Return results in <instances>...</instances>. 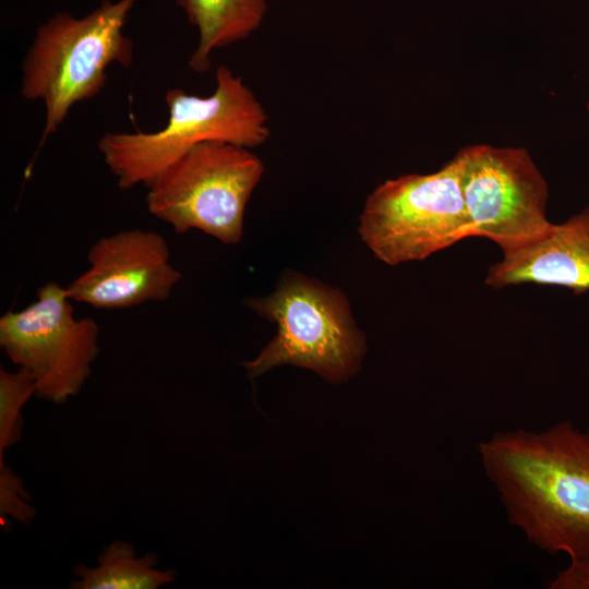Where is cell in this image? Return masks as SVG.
<instances>
[{
	"label": "cell",
	"mask_w": 589,
	"mask_h": 589,
	"mask_svg": "<svg viewBox=\"0 0 589 589\" xmlns=\"http://www.w3.org/2000/svg\"><path fill=\"white\" fill-rule=\"evenodd\" d=\"M478 455L510 525L536 548L589 557V429L497 432Z\"/></svg>",
	"instance_id": "cell-1"
},
{
	"label": "cell",
	"mask_w": 589,
	"mask_h": 589,
	"mask_svg": "<svg viewBox=\"0 0 589 589\" xmlns=\"http://www.w3.org/2000/svg\"><path fill=\"white\" fill-rule=\"evenodd\" d=\"M167 124L156 132H107L98 149L120 189L146 187L188 151L204 142L254 148L271 136L268 116L253 92L228 67L216 69L206 97L171 88L165 96Z\"/></svg>",
	"instance_id": "cell-2"
},
{
	"label": "cell",
	"mask_w": 589,
	"mask_h": 589,
	"mask_svg": "<svg viewBox=\"0 0 589 589\" xmlns=\"http://www.w3.org/2000/svg\"><path fill=\"white\" fill-rule=\"evenodd\" d=\"M136 0H103L77 19L57 12L36 31L21 64V95L45 107L40 145L57 131L72 106L95 97L111 63L129 68L133 41L123 34Z\"/></svg>",
	"instance_id": "cell-3"
},
{
	"label": "cell",
	"mask_w": 589,
	"mask_h": 589,
	"mask_svg": "<svg viewBox=\"0 0 589 589\" xmlns=\"http://www.w3.org/2000/svg\"><path fill=\"white\" fill-rule=\"evenodd\" d=\"M245 305L277 325L275 337L261 353L243 362L250 377L291 364L339 384L360 369L365 336L340 289L287 271L269 296L251 298Z\"/></svg>",
	"instance_id": "cell-4"
},
{
	"label": "cell",
	"mask_w": 589,
	"mask_h": 589,
	"mask_svg": "<svg viewBox=\"0 0 589 589\" xmlns=\"http://www.w3.org/2000/svg\"><path fill=\"white\" fill-rule=\"evenodd\" d=\"M264 173L250 148L225 142L195 145L148 185L146 206L177 233L197 229L239 243L248 201Z\"/></svg>",
	"instance_id": "cell-5"
},
{
	"label": "cell",
	"mask_w": 589,
	"mask_h": 589,
	"mask_svg": "<svg viewBox=\"0 0 589 589\" xmlns=\"http://www.w3.org/2000/svg\"><path fill=\"white\" fill-rule=\"evenodd\" d=\"M358 231L375 257L390 266L424 260L472 237L458 157L435 172L381 183L364 203Z\"/></svg>",
	"instance_id": "cell-6"
},
{
	"label": "cell",
	"mask_w": 589,
	"mask_h": 589,
	"mask_svg": "<svg viewBox=\"0 0 589 589\" xmlns=\"http://www.w3.org/2000/svg\"><path fill=\"white\" fill-rule=\"evenodd\" d=\"M99 329L91 317L74 316L65 287L51 281L25 309L0 318V347L34 380L37 398L63 404L77 395L99 353Z\"/></svg>",
	"instance_id": "cell-7"
},
{
	"label": "cell",
	"mask_w": 589,
	"mask_h": 589,
	"mask_svg": "<svg viewBox=\"0 0 589 589\" xmlns=\"http://www.w3.org/2000/svg\"><path fill=\"white\" fill-rule=\"evenodd\" d=\"M456 156L472 237L493 241L503 253L546 235L553 225L546 217L549 188L525 148L479 144Z\"/></svg>",
	"instance_id": "cell-8"
},
{
	"label": "cell",
	"mask_w": 589,
	"mask_h": 589,
	"mask_svg": "<svg viewBox=\"0 0 589 589\" xmlns=\"http://www.w3.org/2000/svg\"><path fill=\"white\" fill-rule=\"evenodd\" d=\"M88 268L65 289L72 301L96 309H128L167 300L181 279L170 250L155 231L131 229L106 236L87 253Z\"/></svg>",
	"instance_id": "cell-9"
},
{
	"label": "cell",
	"mask_w": 589,
	"mask_h": 589,
	"mask_svg": "<svg viewBox=\"0 0 589 589\" xmlns=\"http://www.w3.org/2000/svg\"><path fill=\"white\" fill-rule=\"evenodd\" d=\"M485 284L501 289L521 284L560 286L576 293L589 290V207L553 224L541 239L503 252Z\"/></svg>",
	"instance_id": "cell-10"
},
{
	"label": "cell",
	"mask_w": 589,
	"mask_h": 589,
	"mask_svg": "<svg viewBox=\"0 0 589 589\" xmlns=\"http://www.w3.org/2000/svg\"><path fill=\"white\" fill-rule=\"evenodd\" d=\"M176 3L199 31V45L188 61L196 73L211 69L214 50L252 35L267 11L266 0H176Z\"/></svg>",
	"instance_id": "cell-11"
},
{
	"label": "cell",
	"mask_w": 589,
	"mask_h": 589,
	"mask_svg": "<svg viewBox=\"0 0 589 589\" xmlns=\"http://www.w3.org/2000/svg\"><path fill=\"white\" fill-rule=\"evenodd\" d=\"M154 553L136 555L135 549L124 541H113L97 558L95 567L76 565L71 581L73 589H157L176 579L172 569L157 568Z\"/></svg>",
	"instance_id": "cell-12"
},
{
	"label": "cell",
	"mask_w": 589,
	"mask_h": 589,
	"mask_svg": "<svg viewBox=\"0 0 589 589\" xmlns=\"http://www.w3.org/2000/svg\"><path fill=\"white\" fill-rule=\"evenodd\" d=\"M36 387L29 373L19 368L16 372L0 369V459L4 450L21 438L22 408L35 396Z\"/></svg>",
	"instance_id": "cell-13"
},
{
	"label": "cell",
	"mask_w": 589,
	"mask_h": 589,
	"mask_svg": "<svg viewBox=\"0 0 589 589\" xmlns=\"http://www.w3.org/2000/svg\"><path fill=\"white\" fill-rule=\"evenodd\" d=\"M29 495L22 480L0 459V517L1 525L9 524L8 517L29 524L36 510L28 504Z\"/></svg>",
	"instance_id": "cell-14"
},
{
	"label": "cell",
	"mask_w": 589,
	"mask_h": 589,
	"mask_svg": "<svg viewBox=\"0 0 589 589\" xmlns=\"http://www.w3.org/2000/svg\"><path fill=\"white\" fill-rule=\"evenodd\" d=\"M549 589H589V557L572 558L546 586Z\"/></svg>",
	"instance_id": "cell-15"
},
{
	"label": "cell",
	"mask_w": 589,
	"mask_h": 589,
	"mask_svg": "<svg viewBox=\"0 0 589 589\" xmlns=\"http://www.w3.org/2000/svg\"><path fill=\"white\" fill-rule=\"evenodd\" d=\"M587 111L589 112V100L587 103Z\"/></svg>",
	"instance_id": "cell-16"
}]
</instances>
